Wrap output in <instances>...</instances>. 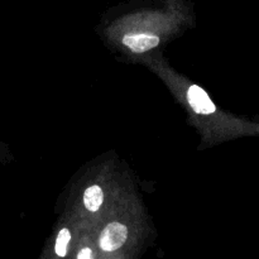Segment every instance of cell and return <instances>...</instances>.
I'll return each mask as SVG.
<instances>
[{"label":"cell","mask_w":259,"mask_h":259,"mask_svg":"<svg viewBox=\"0 0 259 259\" xmlns=\"http://www.w3.org/2000/svg\"><path fill=\"white\" fill-rule=\"evenodd\" d=\"M104 194L99 186H91L83 194V204L90 211H98L103 204Z\"/></svg>","instance_id":"obj_4"},{"label":"cell","mask_w":259,"mask_h":259,"mask_svg":"<svg viewBox=\"0 0 259 259\" xmlns=\"http://www.w3.org/2000/svg\"><path fill=\"white\" fill-rule=\"evenodd\" d=\"M187 98H189L190 105L192 106V109L197 114H205L206 115V114H212L217 110V108H215L214 103L209 98V95L201 88H199V86L192 85L189 89Z\"/></svg>","instance_id":"obj_2"},{"label":"cell","mask_w":259,"mask_h":259,"mask_svg":"<svg viewBox=\"0 0 259 259\" xmlns=\"http://www.w3.org/2000/svg\"><path fill=\"white\" fill-rule=\"evenodd\" d=\"M123 43L133 52L142 53L157 47L159 45V38L146 33H133V34H126L123 38Z\"/></svg>","instance_id":"obj_3"},{"label":"cell","mask_w":259,"mask_h":259,"mask_svg":"<svg viewBox=\"0 0 259 259\" xmlns=\"http://www.w3.org/2000/svg\"><path fill=\"white\" fill-rule=\"evenodd\" d=\"M128 238V229L120 223H111L104 229L100 237V247L105 252L119 249Z\"/></svg>","instance_id":"obj_1"},{"label":"cell","mask_w":259,"mask_h":259,"mask_svg":"<svg viewBox=\"0 0 259 259\" xmlns=\"http://www.w3.org/2000/svg\"><path fill=\"white\" fill-rule=\"evenodd\" d=\"M77 259H94L93 250H91L90 248H83V249H81L80 253H78Z\"/></svg>","instance_id":"obj_6"},{"label":"cell","mask_w":259,"mask_h":259,"mask_svg":"<svg viewBox=\"0 0 259 259\" xmlns=\"http://www.w3.org/2000/svg\"><path fill=\"white\" fill-rule=\"evenodd\" d=\"M70 239H71V233L68 229H62L60 233H58L57 240H56V248H55L58 257H65L66 255Z\"/></svg>","instance_id":"obj_5"}]
</instances>
